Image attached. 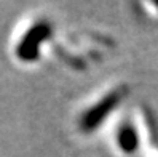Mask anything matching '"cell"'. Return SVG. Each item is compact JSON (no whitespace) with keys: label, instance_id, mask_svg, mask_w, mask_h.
<instances>
[{"label":"cell","instance_id":"277c9868","mask_svg":"<svg viewBox=\"0 0 158 157\" xmlns=\"http://www.w3.org/2000/svg\"><path fill=\"white\" fill-rule=\"evenodd\" d=\"M153 5H155V7H158V2H153Z\"/></svg>","mask_w":158,"mask_h":157},{"label":"cell","instance_id":"6da1fadb","mask_svg":"<svg viewBox=\"0 0 158 157\" xmlns=\"http://www.w3.org/2000/svg\"><path fill=\"white\" fill-rule=\"evenodd\" d=\"M128 95V88L118 87L112 90L110 93H107L99 103H96L93 107H89L85 114L80 119V128L85 133H91L107 119V116L112 112L114 109L118 107V104L122 103V99Z\"/></svg>","mask_w":158,"mask_h":157},{"label":"cell","instance_id":"3957f363","mask_svg":"<svg viewBox=\"0 0 158 157\" xmlns=\"http://www.w3.org/2000/svg\"><path fill=\"white\" fill-rule=\"evenodd\" d=\"M117 141L120 149L126 154H133L137 151L139 147V135L137 130L134 128V125L131 122H123L120 130L117 133Z\"/></svg>","mask_w":158,"mask_h":157},{"label":"cell","instance_id":"7a4b0ae2","mask_svg":"<svg viewBox=\"0 0 158 157\" xmlns=\"http://www.w3.org/2000/svg\"><path fill=\"white\" fill-rule=\"evenodd\" d=\"M51 35V26L46 21L35 23L29 31L24 34L21 42L16 47V56L21 61L32 63L39 59L42 43Z\"/></svg>","mask_w":158,"mask_h":157}]
</instances>
